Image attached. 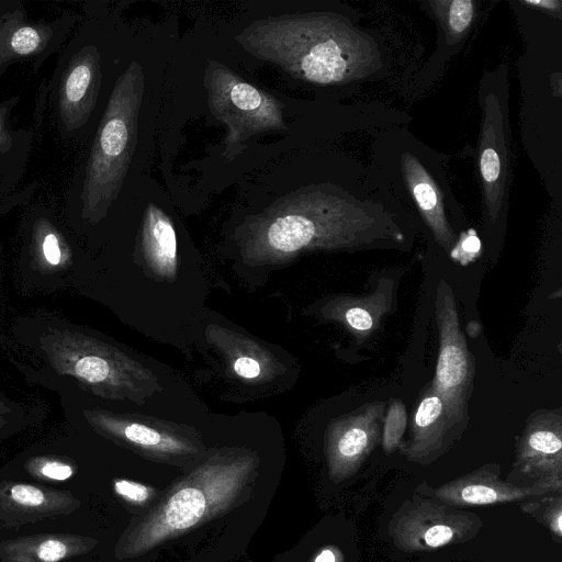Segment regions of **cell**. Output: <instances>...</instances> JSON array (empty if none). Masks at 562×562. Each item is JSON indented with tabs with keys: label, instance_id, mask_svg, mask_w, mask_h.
Segmentation results:
<instances>
[{
	"label": "cell",
	"instance_id": "9a60e30c",
	"mask_svg": "<svg viewBox=\"0 0 562 562\" xmlns=\"http://www.w3.org/2000/svg\"><path fill=\"white\" fill-rule=\"evenodd\" d=\"M391 290L392 283L386 281L370 295L340 297L335 302L333 316L361 341L379 327L382 317L390 311Z\"/></svg>",
	"mask_w": 562,
	"mask_h": 562
},
{
	"label": "cell",
	"instance_id": "e0dca14e",
	"mask_svg": "<svg viewBox=\"0 0 562 562\" xmlns=\"http://www.w3.org/2000/svg\"><path fill=\"white\" fill-rule=\"evenodd\" d=\"M432 3L439 7L442 12L441 16L448 29V35L454 40L461 37L473 21L475 3L471 0L438 1Z\"/></svg>",
	"mask_w": 562,
	"mask_h": 562
},
{
	"label": "cell",
	"instance_id": "cb8c5ba5",
	"mask_svg": "<svg viewBox=\"0 0 562 562\" xmlns=\"http://www.w3.org/2000/svg\"><path fill=\"white\" fill-rule=\"evenodd\" d=\"M11 497L19 504L26 506H38L45 497L42 491L31 485H14L11 488Z\"/></svg>",
	"mask_w": 562,
	"mask_h": 562
},
{
	"label": "cell",
	"instance_id": "4316f807",
	"mask_svg": "<svg viewBox=\"0 0 562 562\" xmlns=\"http://www.w3.org/2000/svg\"><path fill=\"white\" fill-rule=\"evenodd\" d=\"M42 473L53 480L63 481L72 474V469L64 463L48 462L42 468Z\"/></svg>",
	"mask_w": 562,
	"mask_h": 562
},
{
	"label": "cell",
	"instance_id": "3957f363",
	"mask_svg": "<svg viewBox=\"0 0 562 562\" xmlns=\"http://www.w3.org/2000/svg\"><path fill=\"white\" fill-rule=\"evenodd\" d=\"M255 469L249 456L213 459L192 471L131 532L130 553L142 554L223 512L237 499Z\"/></svg>",
	"mask_w": 562,
	"mask_h": 562
},
{
	"label": "cell",
	"instance_id": "7402d4cb",
	"mask_svg": "<svg viewBox=\"0 0 562 562\" xmlns=\"http://www.w3.org/2000/svg\"><path fill=\"white\" fill-rule=\"evenodd\" d=\"M114 488L119 495L135 504L146 503L154 494L148 486L128 480L116 481Z\"/></svg>",
	"mask_w": 562,
	"mask_h": 562
},
{
	"label": "cell",
	"instance_id": "ba28073f",
	"mask_svg": "<svg viewBox=\"0 0 562 562\" xmlns=\"http://www.w3.org/2000/svg\"><path fill=\"white\" fill-rule=\"evenodd\" d=\"M385 403H367L333 422L326 434L330 479L338 483L352 476L380 443Z\"/></svg>",
	"mask_w": 562,
	"mask_h": 562
},
{
	"label": "cell",
	"instance_id": "30bf717a",
	"mask_svg": "<svg viewBox=\"0 0 562 562\" xmlns=\"http://www.w3.org/2000/svg\"><path fill=\"white\" fill-rule=\"evenodd\" d=\"M516 465L553 488L561 490L562 417L559 411L533 413L518 440Z\"/></svg>",
	"mask_w": 562,
	"mask_h": 562
},
{
	"label": "cell",
	"instance_id": "603a6c76",
	"mask_svg": "<svg viewBox=\"0 0 562 562\" xmlns=\"http://www.w3.org/2000/svg\"><path fill=\"white\" fill-rule=\"evenodd\" d=\"M40 44L38 33L30 27L24 26L19 29L11 38V46L14 52L26 55L34 52Z\"/></svg>",
	"mask_w": 562,
	"mask_h": 562
},
{
	"label": "cell",
	"instance_id": "44dd1931",
	"mask_svg": "<svg viewBox=\"0 0 562 562\" xmlns=\"http://www.w3.org/2000/svg\"><path fill=\"white\" fill-rule=\"evenodd\" d=\"M481 254V241L475 232L463 233L450 251L451 258L462 266L474 261Z\"/></svg>",
	"mask_w": 562,
	"mask_h": 562
},
{
	"label": "cell",
	"instance_id": "d6986e66",
	"mask_svg": "<svg viewBox=\"0 0 562 562\" xmlns=\"http://www.w3.org/2000/svg\"><path fill=\"white\" fill-rule=\"evenodd\" d=\"M76 374L90 383L106 382L112 376L110 363L97 356H86L79 359L75 364Z\"/></svg>",
	"mask_w": 562,
	"mask_h": 562
},
{
	"label": "cell",
	"instance_id": "5bb4252c",
	"mask_svg": "<svg viewBox=\"0 0 562 562\" xmlns=\"http://www.w3.org/2000/svg\"><path fill=\"white\" fill-rule=\"evenodd\" d=\"M142 246L146 261L159 276L171 278L177 270V238L169 216L149 203L142 225Z\"/></svg>",
	"mask_w": 562,
	"mask_h": 562
},
{
	"label": "cell",
	"instance_id": "9c48e42d",
	"mask_svg": "<svg viewBox=\"0 0 562 562\" xmlns=\"http://www.w3.org/2000/svg\"><path fill=\"white\" fill-rule=\"evenodd\" d=\"M484 121L479 150L484 211L491 224L507 206L509 188V127L507 110L494 92L484 95Z\"/></svg>",
	"mask_w": 562,
	"mask_h": 562
},
{
	"label": "cell",
	"instance_id": "2e32d148",
	"mask_svg": "<svg viewBox=\"0 0 562 562\" xmlns=\"http://www.w3.org/2000/svg\"><path fill=\"white\" fill-rule=\"evenodd\" d=\"M119 428L128 442L157 456H179L195 451L187 439L148 424L124 422Z\"/></svg>",
	"mask_w": 562,
	"mask_h": 562
},
{
	"label": "cell",
	"instance_id": "83f0119b",
	"mask_svg": "<svg viewBox=\"0 0 562 562\" xmlns=\"http://www.w3.org/2000/svg\"><path fill=\"white\" fill-rule=\"evenodd\" d=\"M43 252L50 265H58L60 261V249L54 234H48L43 241Z\"/></svg>",
	"mask_w": 562,
	"mask_h": 562
},
{
	"label": "cell",
	"instance_id": "f1b7e54d",
	"mask_svg": "<svg viewBox=\"0 0 562 562\" xmlns=\"http://www.w3.org/2000/svg\"><path fill=\"white\" fill-rule=\"evenodd\" d=\"M549 518V525L552 529V531L558 536L561 537V529H562V515H561V503L559 502L557 504L555 508H552L551 513L548 516Z\"/></svg>",
	"mask_w": 562,
	"mask_h": 562
},
{
	"label": "cell",
	"instance_id": "f546056e",
	"mask_svg": "<svg viewBox=\"0 0 562 562\" xmlns=\"http://www.w3.org/2000/svg\"><path fill=\"white\" fill-rule=\"evenodd\" d=\"M526 4H530L537 7L538 9H544L550 12L560 13L561 2L557 0H546V1H525Z\"/></svg>",
	"mask_w": 562,
	"mask_h": 562
},
{
	"label": "cell",
	"instance_id": "5b68a950",
	"mask_svg": "<svg viewBox=\"0 0 562 562\" xmlns=\"http://www.w3.org/2000/svg\"><path fill=\"white\" fill-rule=\"evenodd\" d=\"M145 91L143 68L133 61L120 77L109 102L92 161L94 200L109 203L120 190L137 139Z\"/></svg>",
	"mask_w": 562,
	"mask_h": 562
},
{
	"label": "cell",
	"instance_id": "8fae6325",
	"mask_svg": "<svg viewBox=\"0 0 562 562\" xmlns=\"http://www.w3.org/2000/svg\"><path fill=\"white\" fill-rule=\"evenodd\" d=\"M401 168L406 188L423 220L437 243L446 251L450 250L457 240L447 218L446 194L442 193L439 182L414 154L402 155Z\"/></svg>",
	"mask_w": 562,
	"mask_h": 562
},
{
	"label": "cell",
	"instance_id": "484cf974",
	"mask_svg": "<svg viewBox=\"0 0 562 562\" xmlns=\"http://www.w3.org/2000/svg\"><path fill=\"white\" fill-rule=\"evenodd\" d=\"M233 367L234 371L245 379H255L261 372L260 363L251 357H239Z\"/></svg>",
	"mask_w": 562,
	"mask_h": 562
},
{
	"label": "cell",
	"instance_id": "ac0fdd59",
	"mask_svg": "<svg viewBox=\"0 0 562 562\" xmlns=\"http://www.w3.org/2000/svg\"><path fill=\"white\" fill-rule=\"evenodd\" d=\"M407 423L406 407L404 403L394 398L389 404L382 426V446L385 453H391L401 445Z\"/></svg>",
	"mask_w": 562,
	"mask_h": 562
},
{
	"label": "cell",
	"instance_id": "4dcf8cb0",
	"mask_svg": "<svg viewBox=\"0 0 562 562\" xmlns=\"http://www.w3.org/2000/svg\"><path fill=\"white\" fill-rule=\"evenodd\" d=\"M314 562H338V555L333 549H323L315 557Z\"/></svg>",
	"mask_w": 562,
	"mask_h": 562
},
{
	"label": "cell",
	"instance_id": "ffe728a7",
	"mask_svg": "<svg viewBox=\"0 0 562 562\" xmlns=\"http://www.w3.org/2000/svg\"><path fill=\"white\" fill-rule=\"evenodd\" d=\"M91 77L92 69L89 64L81 63L75 66L65 85V94L69 102L77 103L85 97L90 86Z\"/></svg>",
	"mask_w": 562,
	"mask_h": 562
},
{
	"label": "cell",
	"instance_id": "6da1fadb",
	"mask_svg": "<svg viewBox=\"0 0 562 562\" xmlns=\"http://www.w3.org/2000/svg\"><path fill=\"white\" fill-rule=\"evenodd\" d=\"M236 41L250 55L293 78L334 85L360 79L378 67L375 43L341 16L288 14L249 24Z\"/></svg>",
	"mask_w": 562,
	"mask_h": 562
},
{
	"label": "cell",
	"instance_id": "7a4b0ae2",
	"mask_svg": "<svg viewBox=\"0 0 562 562\" xmlns=\"http://www.w3.org/2000/svg\"><path fill=\"white\" fill-rule=\"evenodd\" d=\"M255 245L272 255L303 249H352L404 236L390 220L352 198L321 189L301 190L255 220Z\"/></svg>",
	"mask_w": 562,
	"mask_h": 562
},
{
	"label": "cell",
	"instance_id": "4fadbf2b",
	"mask_svg": "<svg viewBox=\"0 0 562 562\" xmlns=\"http://www.w3.org/2000/svg\"><path fill=\"white\" fill-rule=\"evenodd\" d=\"M454 430L446 403L431 386L424 392L412 418L409 442L403 453L409 461L418 463L431 462L436 459Z\"/></svg>",
	"mask_w": 562,
	"mask_h": 562
},
{
	"label": "cell",
	"instance_id": "d4e9b609",
	"mask_svg": "<svg viewBox=\"0 0 562 562\" xmlns=\"http://www.w3.org/2000/svg\"><path fill=\"white\" fill-rule=\"evenodd\" d=\"M66 554V547L58 540H47L41 543L37 555L45 562H56Z\"/></svg>",
	"mask_w": 562,
	"mask_h": 562
},
{
	"label": "cell",
	"instance_id": "8992f818",
	"mask_svg": "<svg viewBox=\"0 0 562 562\" xmlns=\"http://www.w3.org/2000/svg\"><path fill=\"white\" fill-rule=\"evenodd\" d=\"M439 333L436 374L430 386L446 403L453 427L468 419V403L473 389L474 362L461 331L457 303L450 285L440 280L435 302Z\"/></svg>",
	"mask_w": 562,
	"mask_h": 562
},
{
	"label": "cell",
	"instance_id": "52a82bcc",
	"mask_svg": "<svg viewBox=\"0 0 562 562\" xmlns=\"http://www.w3.org/2000/svg\"><path fill=\"white\" fill-rule=\"evenodd\" d=\"M481 525L476 515L419 498L403 503L389 525V532L400 550L416 552L467 541L475 537Z\"/></svg>",
	"mask_w": 562,
	"mask_h": 562
},
{
	"label": "cell",
	"instance_id": "277c9868",
	"mask_svg": "<svg viewBox=\"0 0 562 562\" xmlns=\"http://www.w3.org/2000/svg\"><path fill=\"white\" fill-rule=\"evenodd\" d=\"M203 83L211 114L227 127L223 153L227 160H234L244 150L249 137L288 130L283 104L222 63L209 61Z\"/></svg>",
	"mask_w": 562,
	"mask_h": 562
},
{
	"label": "cell",
	"instance_id": "7c38bea8",
	"mask_svg": "<svg viewBox=\"0 0 562 562\" xmlns=\"http://www.w3.org/2000/svg\"><path fill=\"white\" fill-rule=\"evenodd\" d=\"M493 465L450 481L434 493L450 506L492 505L524 499L536 495L532 487H519L503 481Z\"/></svg>",
	"mask_w": 562,
	"mask_h": 562
}]
</instances>
